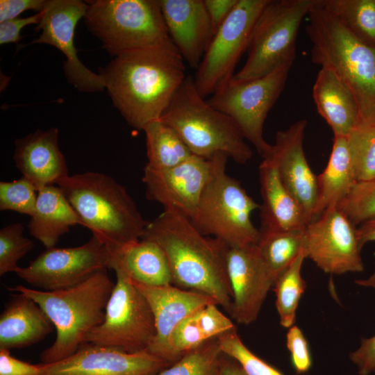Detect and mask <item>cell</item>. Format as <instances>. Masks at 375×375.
<instances>
[{
	"mask_svg": "<svg viewBox=\"0 0 375 375\" xmlns=\"http://www.w3.org/2000/svg\"><path fill=\"white\" fill-rule=\"evenodd\" d=\"M184 60L171 39L122 53L99 74L113 106L138 130L160 119L185 78Z\"/></svg>",
	"mask_w": 375,
	"mask_h": 375,
	"instance_id": "cell-1",
	"label": "cell"
},
{
	"mask_svg": "<svg viewBox=\"0 0 375 375\" xmlns=\"http://www.w3.org/2000/svg\"><path fill=\"white\" fill-rule=\"evenodd\" d=\"M141 239L151 240L162 249L173 285L211 297L230 315L233 299L227 274V245L203 235L189 218L170 209H164L147 222Z\"/></svg>",
	"mask_w": 375,
	"mask_h": 375,
	"instance_id": "cell-2",
	"label": "cell"
},
{
	"mask_svg": "<svg viewBox=\"0 0 375 375\" xmlns=\"http://www.w3.org/2000/svg\"><path fill=\"white\" fill-rule=\"evenodd\" d=\"M82 226L107 249L141 239L147 222L126 188L109 175L86 172L69 175L57 184Z\"/></svg>",
	"mask_w": 375,
	"mask_h": 375,
	"instance_id": "cell-3",
	"label": "cell"
},
{
	"mask_svg": "<svg viewBox=\"0 0 375 375\" xmlns=\"http://www.w3.org/2000/svg\"><path fill=\"white\" fill-rule=\"evenodd\" d=\"M107 269L99 271L72 288L43 291L22 285L8 290L35 301L52 322L56 337L40 355L42 364L59 361L74 353L88 334L102 323L114 288Z\"/></svg>",
	"mask_w": 375,
	"mask_h": 375,
	"instance_id": "cell-4",
	"label": "cell"
},
{
	"mask_svg": "<svg viewBox=\"0 0 375 375\" xmlns=\"http://www.w3.org/2000/svg\"><path fill=\"white\" fill-rule=\"evenodd\" d=\"M313 63L331 68L353 92L360 124L375 125V48L351 34L317 0L307 15Z\"/></svg>",
	"mask_w": 375,
	"mask_h": 375,
	"instance_id": "cell-5",
	"label": "cell"
},
{
	"mask_svg": "<svg viewBox=\"0 0 375 375\" xmlns=\"http://www.w3.org/2000/svg\"><path fill=\"white\" fill-rule=\"evenodd\" d=\"M160 119L176 133L192 155L210 160L222 153L239 164L252 158L253 151L236 123L204 100L190 75Z\"/></svg>",
	"mask_w": 375,
	"mask_h": 375,
	"instance_id": "cell-6",
	"label": "cell"
},
{
	"mask_svg": "<svg viewBox=\"0 0 375 375\" xmlns=\"http://www.w3.org/2000/svg\"><path fill=\"white\" fill-rule=\"evenodd\" d=\"M228 158L222 153L211 158L212 176L190 219L201 233L222 241L229 248L253 246L261 233L251 216L260 205L239 181L226 173Z\"/></svg>",
	"mask_w": 375,
	"mask_h": 375,
	"instance_id": "cell-7",
	"label": "cell"
},
{
	"mask_svg": "<svg viewBox=\"0 0 375 375\" xmlns=\"http://www.w3.org/2000/svg\"><path fill=\"white\" fill-rule=\"evenodd\" d=\"M86 2L85 26L113 57L170 39L158 0Z\"/></svg>",
	"mask_w": 375,
	"mask_h": 375,
	"instance_id": "cell-8",
	"label": "cell"
},
{
	"mask_svg": "<svg viewBox=\"0 0 375 375\" xmlns=\"http://www.w3.org/2000/svg\"><path fill=\"white\" fill-rule=\"evenodd\" d=\"M317 0H269L254 26L244 66L233 76L244 81L293 65L296 40L303 18Z\"/></svg>",
	"mask_w": 375,
	"mask_h": 375,
	"instance_id": "cell-9",
	"label": "cell"
},
{
	"mask_svg": "<svg viewBox=\"0 0 375 375\" xmlns=\"http://www.w3.org/2000/svg\"><path fill=\"white\" fill-rule=\"evenodd\" d=\"M291 67L287 65L266 76L248 81L231 78L207 101L236 123L245 139L262 158L272 148L263 138L264 124L285 88Z\"/></svg>",
	"mask_w": 375,
	"mask_h": 375,
	"instance_id": "cell-10",
	"label": "cell"
},
{
	"mask_svg": "<svg viewBox=\"0 0 375 375\" xmlns=\"http://www.w3.org/2000/svg\"><path fill=\"white\" fill-rule=\"evenodd\" d=\"M116 277L103 321L88 334L84 343L128 352L148 350L156 335L149 304L131 280L119 273Z\"/></svg>",
	"mask_w": 375,
	"mask_h": 375,
	"instance_id": "cell-11",
	"label": "cell"
},
{
	"mask_svg": "<svg viewBox=\"0 0 375 375\" xmlns=\"http://www.w3.org/2000/svg\"><path fill=\"white\" fill-rule=\"evenodd\" d=\"M269 1L238 0L214 34L194 78L203 98L213 94L233 78L237 63L247 51L256 22Z\"/></svg>",
	"mask_w": 375,
	"mask_h": 375,
	"instance_id": "cell-12",
	"label": "cell"
},
{
	"mask_svg": "<svg viewBox=\"0 0 375 375\" xmlns=\"http://www.w3.org/2000/svg\"><path fill=\"white\" fill-rule=\"evenodd\" d=\"M108 261L107 247L92 235L78 247L47 249L15 273L38 290L57 291L75 286L108 269Z\"/></svg>",
	"mask_w": 375,
	"mask_h": 375,
	"instance_id": "cell-13",
	"label": "cell"
},
{
	"mask_svg": "<svg viewBox=\"0 0 375 375\" xmlns=\"http://www.w3.org/2000/svg\"><path fill=\"white\" fill-rule=\"evenodd\" d=\"M305 236L306 258L325 273L340 275L364 270L358 228L337 206L308 223Z\"/></svg>",
	"mask_w": 375,
	"mask_h": 375,
	"instance_id": "cell-14",
	"label": "cell"
},
{
	"mask_svg": "<svg viewBox=\"0 0 375 375\" xmlns=\"http://www.w3.org/2000/svg\"><path fill=\"white\" fill-rule=\"evenodd\" d=\"M87 6V2L80 0H46L43 17L35 28L41 34L29 44L55 47L66 58L63 72L72 85L83 92H101L106 89L102 76L81 62L74 44L76 26L84 17Z\"/></svg>",
	"mask_w": 375,
	"mask_h": 375,
	"instance_id": "cell-15",
	"label": "cell"
},
{
	"mask_svg": "<svg viewBox=\"0 0 375 375\" xmlns=\"http://www.w3.org/2000/svg\"><path fill=\"white\" fill-rule=\"evenodd\" d=\"M171 365L148 350L128 352L83 343L69 357L41 363L38 375H155Z\"/></svg>",
	"mask_w": 375,
	"mask_h": 375,
	"instance_id": "cell-16",
	"label": "cell"
},
{
	"mask_svg": "<svg viewBox=\"0 0 375 375\" xmlns=\"http://www.w3.org/2000/svg\"><path fill=\"white\" fill-rule=\"evenodd\" d=\"M213 172V162L194 155L172 167L155 169L145 166L142 181L148 199L164 209L190 219Z\"/></svg>",
	"mask_w": 375,
	"mask_h": 375,
	"instance_id": "cell-17",
	"label": "cell"
},
{
	"mask_svg": "<svg viewBox=\"0 0 375 375\" xmlns=\"http://www.w3.org/2000/svg\"><path fill=\"white\" fill-rule=\"evenodd\" d=\"M306 126L307 121L303 119L278 131L274 144L264 158L275 165L282 182L301 207L308 224L312 219L317 201L318 183L317 176L309 166L303 151Z\"/></svg>",
	"mask_w": 375,
	"mask_h": 375,
	"instance_id": "cell-18",
	"label": "cell"
},
{
	"mask_svg": "<svg viewBox=\"0 0 375 375\" xmlns=\"http://www.w3.org/2000/svg\"><path fill=\"white\" fill-rule=\"evenodd\" d=\"M227 274L232 292L230 315L240 324L253 322L275 281L262 262L256 245L229 248Z\"/></svg>",
	"mask_w": 375,
	"mask_h": 375,
	"instance_id": "cell-19",
	"label": "cell"
},
{
	"mask_svg": "<svg viewBox=\"0 0 375 375\" xmlns=\"http://www.w3.org/2000/svg\"><path fill=\"white\" fill-rule=\"evenodd\" d=\"M132 283L148 301L154 317L156 335L148 351L167 362L169 340L176 326L202 307L217 304L207 294L176 285L151 286Z\"/></svg>",
	"mask_w": 375,
	"mask_h": 375,
	"instance_id": "cell-20",
	"label": "cell"
},
{
	"mask_svg": "<svg viewBox=\"0 0 375 375\" xmlns=\"http://www.w3.org/2000/svg\"><path fill=\"white\" fill-rule=\"evenodd\" d=\"M169 36L184 61L197 69L212 38L203 0H158Z\"/></svg>",
	"mask_w": 375,
	"mask_h": 375,
	"instance_id": "cell-21",
	"label": "cell"
},
{
	"mask_svg": "<svg viewBox=\"0 0 375 375\" xmlns=\"http://www.w3.org/2000/svg\"><path fill=\"white\" fill-rule=\"evenodd\" d=\"M58 135L56 128L37 130L15 142V165L22 176L33 183L38 190L56 185L69 175L59 147Z\"/></svg>",
	"mask_w": 375,
	"mask_h": 375,
	"instance_id": "cell-22",
	"label": "cell"
},
{
	"mask_svg": "<svg viewBox=\"0 0 375 375\" xmlns=\"http://www.w3.org/2000/svg\"><path fill=\"white\" fill-rule=\"evenodd\" d=\"M312 98L319 115L334 137H347L360 124L356 99L347 85L329 67H321L312 88Z\"/></svg>",
	"mask_w": 375,
	"mask_h": 375,
	"instance_id": "cell-23",
	"label": "cell"
},
{
	"mask_svg": "<svg viewBox=\"0 0 375 375\" xmlns=\"http://www.w3.org/2000/svg\"><path fill=\"white\" fill-rule=\"evenodd\" d=\"M262 203L260 205V231H291L306 228L305 214L282 182L273 162L264 158L259 165Z\"/></svg>",
	"mask_w": 375,
	"mask_h": 375,
	"instance_id": "cell-24",
	"label": "cell"
},
{
	"mask_svg": "<svg viewBox=\"0 0 375 375\" xmlns=\"http://www.w3.org/2000/svg\"><path fill=\"white\" fill-rule=\"evenodd\" d=\"M108 251V268L132 282L151 286L173 285L167 258L156 242L140 239Z\"/></svg>",
	"mask_w": 375,
	"mask_h": 375,
	"instance_id": "cell-25",
	"label": "cell"
},
{
	"mask_svg": "<svg viewBox=\"0 0 375 375\" xmlns=\"http://www.w3.org/2000/svg\"><path fill=\"white\" fill-rule=\"evenodd\" d=\"M16 293L0 315V349L10 351L37 344L55 328L35 301Z\"/></svg>",
	"mask_w": 375,
	"mask_h": 375,
	"instance_id": "cell-26",
	"label": "cell"
},
{
	"mask_svg": "<svg viewBox=\"0 0 375 375\" xmlns=\"http://www.w3.org/2000/svg\"><path fill=\"white\" fill-rule=\"evenodd\" d=\"M30 217V234L47 249L54 247L72 226H82L76 211L56 185L38 190L35 209Z\"/></svg>",
	"mask_w": 375,
	"mask_h": 375,
	"instance_id": "cell-27",
	"label": "cell"
},
{
	"mask_svg": "<svg viewBox=\"0 0 375 375\" xmlns=\"http://www.w3.org/2000/svg\"><path fill=\"white\" fill-rule=\"evenodd\" d=\"M356 182L347 137H333L327 165L317 176L318 197L312 221L338 206Z\"/></svg>",
	"mask_w": 375,
	"mask_h": 375,
	"instance_id": "cell-28",
	"label": "cell"
},
{
	"mask_svg": "<svg viewBox=\"0 0 375 375\" xmlns=\"http://www.w3.org/2000/svg\"><path fill=\"white\" fill-rule=\"evenodd\" d=\"M305 231L306 228L260 231L261 236L256 244V249L262 262L275 281L301 253L305 252Z\"/></svg>",
	"mask_w": 375,
	"mask_h": 375,
	"instance_id": "cell-29",
	"label": "cell"
},
{
	"mask_svg": "<svg viewBox=\"0 0 375 375\" xmlns=\"http://www.w3.org/2000/svg\"><path fill=\"white\" fill-rule=\"evenodd\" d=\"M219 334L215 315L206 307L183 319L174 329L169 340L168 362L172 365L190 351Z\"/></svg>",
	"mask_w": 375,
	"mask_h": 375,
	"instance_id": "cell-30",
	"label": "cell"
},
{
	"mask_svg": "<svg viewBox=\"0 0 375 375\" xmlns=\"http://www.w3.org/2000/svg\"><path fill=\"white\" fill-rule=\"evenodd\" d=\"M146 136V167L162 169L176 166L192 156L176 133L160 119L148 124Z\"/></svg>",
	"mask_w": 375,
	"mask_h": 375,
	"instance_id": "cell-31",
	"label": "cell"
},
{
	"mask_svg": "<svg viewBox=\"0 0 375 375\" xmlns=\"http://www.w3.org/2000/svg\"><path fill=\"white\" fill-rule=\"evenodd\" d=\"M356 38L375 48V0H320Z\"/></svg>",
	"mask_w": 375,
	"mask_h": 375,
	"instance_id": "cell-32",
	"label": "cell"
},
{
	"mask_svg": "<svg viewBox=\"0 0 375 375\" xmlns=\"http://www.w3.org/2000/svg\"><path fill=\"white\" fill-rule=\"evenodd\" d=\"M306 258V253H301L277 278L274 285L276 308L280 324L285 328H289L294 325L296 311L306 288V283L301 276V267Z\"/></svg>",
	"mask_w": 375,
	"mask_h": 375,
	"instance_id": "cell-33",
	"label": "cell"
},
{
	"mask_svg": "<svg viewBox=\"0 0 375 375\" xmlns=\"http://www.w3.org/2000/svg\"><path fill=\"white\" fill-rule=\"evenodd\" d=\"M223 353L210 339L155 375H218Z\"/></svg>",
	"mask_w": 375,
	"mask_h": 375,
	"instance_id": "cell-34",
	"label": "cell"
},
{
	"mask_svg": "<svg viewBox=\"0 0 375 375\" xmlns=\"http://www.w3.org/2000/svg\"><path fill=\"white\" fill-rule=\"evenodd\" d=\"M347 138L357 181L375 179V125L360 124Z\"/></svg>",
	"mask_w": 375,
	"mask_h": 375,
	"instance_id": "cell-35",
	"label": "cell"
},
{
	"mask_svg": "<svg viewBox=\"0 0 375 375\" xmlns=\"http://www.w3.org/2000/svg\"><path fill=\"white\" fill-rule=\"evenodd\" d=\"M217 340L222 353L237 361L247 375H284L251 352L240 339L236 328L219 335Z\"/></svg>",
	"mask_w": 375,
	"mask_h": 375,
	"instance_id": "cell-36",
	"label": "cell"
},
{
	"mask_svg": "<svg viewBox=\"0 0 375 375\" xmlns=\"http://www.w3.org/2000/svg\"><path fill=\"white\" fill-rule=\"evenodd\" d=\"M21 223H14L0 230V276L16 272L18 261L34 247L33 241L24 235Z\"/></svg>",
	"mask_w": 375,
	"mask_h": 375,
	"instance_id": "cell-37",
	"label": "cell"
},
{
	"mask_svg": "<svg viewBox=\"0 0 375 375\" xmlns=\"http://www.w3.org/2000/svg\"><path fill=\"white\" fill-rule=\"evenodd\" d=\"M337 207L356 226L375 217V179L357 181Z\"/></svg>",
	"mask_w": 375,
	"mask_h": 375,
	"instance_id": "cell-38",
	"label": "cell"
},
{
	"mask_svg": "<svg viewBox=\"0 0 375 375\" xmlns=\"http://www.w3.org/2000/svg\"><path fill=\"white\" fill-rule=\"evenodd\" d=\"M38 189L29 180L0 182V210H11L32 216L38 199Z\"/></svg>",
	"mask_w": 375,
	"mask_h": 375,
	"instance_id": "cell-39",
	"label": "cell"
},
{
	"mask_svg": "<svg viewBox=\"0 0 375 375\" xmlns=\"http://www.w3.org/2000/svg\"><path fill=\"white\" fill-rule=\"evenodd\" d=\"M357 285L370 287L375 290V269L365 279L355 281ZM349 358L356 365L359 375H370L375 372V335L371 338H362L358 348L351 352Z\"/></svg>",
	"mask_w": 375,
	"mask_h": 375,
	"instance_id": "cell-40",
	"label": "cell"
},
{
	"mask_svg": "<svg viewBox=\"0 0 375 375\" xmlns=\"http://www.w3.org/2000/svg\"><path fill=\"white\" fill-rule=\"evenodd\" d=\"M286 346L296 372L299 375L307 372L312 365L311 355L305 336L295 325L289 328L286 335Z\"/></svg>",
	"mask_w": 375,
	"mask_h": 375,
	"instance_id": "cell-41",
	"label": "cell"
},
{
	"mask_svg": "<svg viewBox=\"0 0 375 375\" xmlns=\"http://www.w3.org/2000/svg\"><path fill=\"white\" fill-rule=\"evenodd\" d=\"M44 15V10L26 17H17L0 23V44L18 43L22 29L30 24L38 25Z\"/></svg>",
	"mask_w": 375,
	"mask_h": 375,
	"instance_id": "cell-42",
	"label": "cell"
},
{
	"mask_svg": "<svg viewBox=\"0 0 375 375\" xmlns=\"http://www.w3.org/2000/svg\"><path fill=\"white\" fill-rule=\"evenodd\" d=\"M46 0H0V23L19 17L22 12L44 10Z\"/></svg>",
	"mask_w": 375,
	"mask_h": 375,
	"instance_id": "cell-43",
	"label": "cell"
},
{
	"mask_svg": "<svg viewBox=\"0 0 375 375\" xmlns=\"http://www.w3.org/2000/svg\"><path fill=\"white\" fill-rule=\"evenodd\" d=\"M41 364L33 365L12 356L10 351L0 349V375H38Z\"/></svg>",
	"mask_w": 375,
	"mask_h": 375,
	"instance_id": "cell-44",
	"label": "cell"
},
{
	"mask_svg": "<svg viewBox=\"0 0 375 375\" xmlns=\"http://www.w3.org/2000/svg\"><path fill=\"white\" fill-rule=\"evenodd\" d=\"M213 35L228 17L238 0H203Z\"/></svg>",
	"mask_w": 375,
	"mask_h": 375,
	"instance_id": "cell-45",
	"label": "cell"
},
{
	"mask_svg": "<svg viewBox=\"0 0 375 375\" xmlns=\"http://www.w3.org/2000/svg\"><path fill=\"white\" fill-rule=\"evenodd\" d=\"M358 234L362 248L368 242H375V217L361 224Z\"/></svg>",
	"mask_w": 375,
	"mask_h": 375,
	"instance_id": "cell-46",
	"label": "cell"
},
{
	"mask_svg": "<svg viewBox=\"0 0 375 375\" xmlns=\"http://www.w3.org/2000/svg\"><path fill=\"white\" fill-rule=\"evenodd\" d=\"M218 375H247L240 364L223 353Z\"/></svg>",
	"mask_w": 375,
	"mask_h": 375,
	"instance_id": "cell-47",
	"label": "cell"
}]
</instances>
